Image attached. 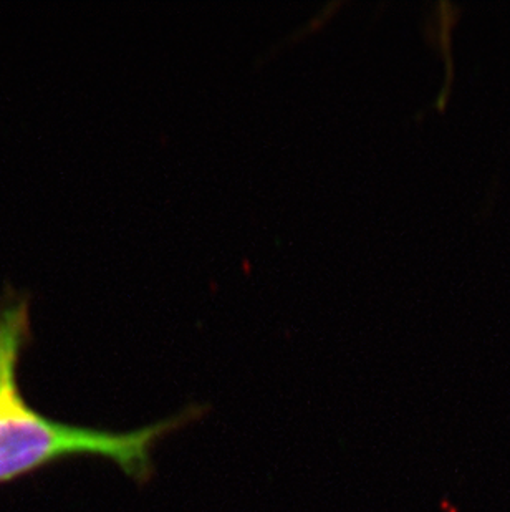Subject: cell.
Returning <instances> with one entry per match:
<instances>
[{"label": "cell", "mask_w": 510, "mask_h": 512, "mask_svg": "<svg viewBox=\"0 0 510 512\" xmlns=\"http://www.w3.org/2000/svg\"><path fill=\"white\" fill-rule=\"evenodd\" d=\"M30 340L29 305L0 307V484L34 474L62 459L98 456L145 483L153 473L151 451L163 436L191 420V411L140 430L115 433L52 420L25 400L19 363Z\"/></svg>", "instance_id": "6da1fadb"}]
</instances>
